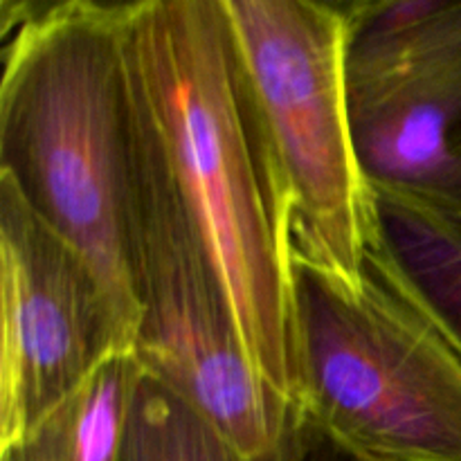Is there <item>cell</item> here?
<instances>
[{
	"instance_id": "cell-1",
	"label": "cell",
	"mask_w": 461,
	"mask_h": 461,
	"mask_svg": "<svg viewBox=\"0 0 461 461\" xmlns=\"http://www.w3.org/2000/svg\"><path fill=\"white\" fill-rule=\"evenodd\" d=\"M129 66L252 367L295 405L297 318L282 194L223 0L131 3Z\"/></svg>"
},
{
	"instance_id": "cell-2",
	"label": "cell",
	"mask_w": 461,
	"mask_h": 461,
	"mask_svg": "<svg viewBox=\"0 0 461 461\" xmlns=\"http://www.w3.org/2000/svg\"><path fill=\"white\" fill-rule=\"evenodd\" d=\"M129 14L131 3H0V176L88 259L135 347Z\"/></svg>"
},
{
	"instance_id": "cell-3",
	"label": "cell",
	"mask_w": 461,
	"mask_h": 461,
	"mask_svg": "<svg viewBox=\"0 0 461 461\" xmlns=\"http://www.w3.org/2000/svg\"><path fill=\"white\" fill-rule=\"evenodd\" d=\"M295 408L378 461H461V345L381 239L356 286L293 264Z\"/></svg>"
},
{
	"instance_id": "cell-4",
	"label": "cell",
	"mask_w": 461,
	"mask_h": 461,
	"mask_svg": "<svg viewBox=\"0 0 461 461\" xmlns=\"http://www.w3.org/2000/svg\"><path fill=\"white\" fill-rule=\"evenodd\" d=\"M284 205L291 266L356 286L378 237L347 99L342 3L223 0Z\"/></svg>"
},
{
	"instance_id": "cell-5",
	"label": "cell",
	"mask_w": 461,
	"mask_h": 461,
	"mask_svg": "<svg viewBox=\"0 0 461 461\" xmlns=\"http://www.w3.org/2000/svg\"><path fill=\"white\" fill-rule=\"evenodd\" d=\"M133 108L135 356L144 372L203 410L243 459L277 461L293 405L252 367L223 279L135 88Z\"/></svg>"
},
{
	"instance_id": "cell-6",
	"label": "cell",
	"mask_w": 461,
	"mask_h": 461,
	"mask_svg": "<svg viewBox=\"0 0 461 461\" xmlns=\"http://www.w3.org/2000/svg\"><path fill=\"white\" fill-rule=\"evenodd\" d=\"M347 99L372 192L461 221V0H354Z\"/></svg>"
},
{
	"instance_id": "cell-7",
	"label": "cell",
	"mask_w": 461,
	"mask_h": 461,
	"mask_svg": "<svg viewBox=\"0 0 461 461\" xmlns=\"http://www.w3.org/2000/svg\"><path fill=\"white\" fill-rule=\"evenodd\" d=\"M0 446L70 401L108 360L135 354L93 266L0 176Z\"/></svg>"
},
{
	"instance_id": "cell-8",
	"label": "cell",
	"mask_w": 461,
	"mask_h": 461,
	"mask_svg": "<svg viewBox=\"0 0 461 461\" xmlns=\"http://www.w3.org/2000/svg\"><path fill=\"white\" fill-rule=\"evenodd\" d=\"M140 372L135 354L108 360L45 421L0 446V461H122L126 412Z\"/></svg>"
},
{
	"instance_id": "cell-9",
	"label": "cell",
	"mask_w": 461,
	"mask_h": 461,
	"mask_svg": "<svg viewBox=\"0 0 461 461\" xmlns=\"http://www.w3.org/2000/svg\"><path fill=\"white\" fill-rule=\"evenodd\" d=\"M374 205L387 255L461 345V221L385 192Z\"/></svg>"
},
{
	"instance_id": "cell-10",
	"label": "cell",
	"mask_w": 461,
	"mask_h": 461,
	"mask_svg": "<svg viewBox=\"0 0 461 461\" xmlns=\"http://www.w3.org/2000/svg\"><path fill=\"white\" fill-rule=\"evenodd\" d=\"M122 461H246L192 401L140 372L124 423Z\"/></svg>"
},
{
	"instance_id": "cell-11",
	"label": "cell",
	"mask_w": 461,
	"mask_h": 461,
	"mask_svg": "<svg viewBox=\"0 0 461 461\" xmlns=\"http://www.w3.org/2000/svg\"><path fill=\"white\" fill-rule=\"evenodd\" d=\"M277 461H378L360 455L329 435L309 414L293 405Z\"/></svg>"
}]
</instances>
